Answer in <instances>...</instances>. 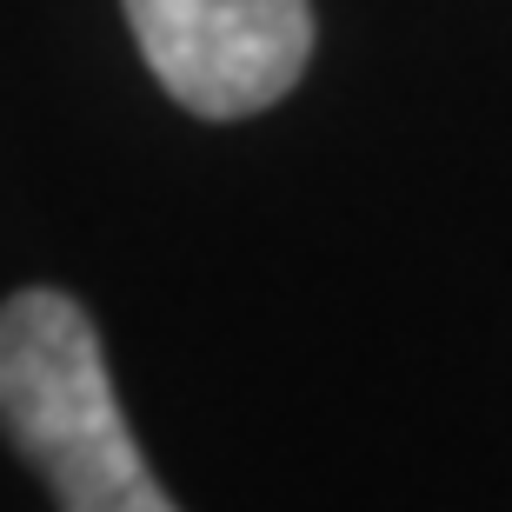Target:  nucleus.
<instances>
[{"instance_id":"obj_2","label":"nucleus","mask_w":512,"mask_h":512,"mask_svg":"<svg viewBox=\"0 0 512 512\" xmlns=\"http://www.w3.org/2000/svg\"><path fill=\"white\" fill-rule=\"evenodd\" d=\"M140 60L187 114L247 120L300 87L313 60L306 0H120Z\"/></svg>"},{"instance_id":"obj_1","label":"nucleus","mask_w":512,"mask_h":512,"mask_svg":"<svg viewBox=\"0 0 512 512\" xmlns=\"http://www.w3.org/2000/svg\"><path fill=\"white\" fill-rule=\"evenodd\" d=\"M0 433L60 512H180L133 446L87 306L54 286L0 300Z\"/></svg>"}]
</instances>
